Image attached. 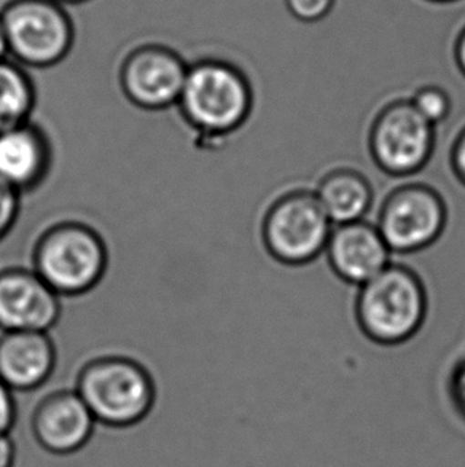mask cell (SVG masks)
<instances>
[{"instance_id": "4", "label": "cell", "mask_w": 465, "mask_h": 467, "mask_svg": "<svg viewBox=\"0 0 465 467\" xmlns=\"http://www.w3.org/2000/svg\"><path fill=\"white\" fill-rule=\"evenodd\" d=\"M358 326L371 341L394 347L413 338L428 315V294L409 268L390 264L360 287L356 304Z\"/></svg>"}, {"instance_id": "12", "label": "cell", "mask_w": 465, "mask_h": 467, "mask_svg": "<svg viewBox=\"0 0 465 467\" xmlns=\"http://www.w3.org/2000/svg\"><path fill=\"white\" fill-rule=\"evenodd\" d=\"M53 163V142L37 121L31 119L0 133V181L21 195L40 189Z\"/></svg>"}, {"instance_id": "13", "label": "cell", "mask_w": 465, "mask_h": 467, "mask_svg": "<svg viewBox=\"0 0 465 467\" xmlns=\"http://www.w3.org/2000/svg\"><path fill=\"white\" fill-rule=\"evenodd\" d=\"M326 254L338 278L360 287L392 264V251L383 234L365 221L334 227Z\"/></svg>"}, {"instance_id": "19", "label": "cell", "mask_w": 465, "mask_h": 467, "mask_svg": "<svg viewBox=\"0 0 465 467\" xmlns=\"http://www.w3.org/2000/svg\"><path fill=\"white\" fill-rule=\"evenodd\" d=\"M23 195L0 181V241L12 232L18 222Z\"/></svg>"}, {"instance_id": "11", "label": "cell", "mask_w": 465, "mask_h": 467, "mask_svg": "<svg viewBox=\"0 0 465 467\" xmlns=\"http://www.w3.org/2000/svg\"><path fill=\"white\" fill-rule=\"evenodd\" d=\"M96 420L76 389L50 392L32 413V436L51 455L77 453L89 442Z\"/></svg>"}, {"instance_id": "3", "label": "cell", "mask_w": 465, "mask_h": 467, "mask_svg": "<svg viewBox=\"0 0 465 467\" xmlns=\"http://www.w3.org/2000/svg\"><path fill=\"white\" fill-rule=\"evenodd\" d=\"M74 389L96 423L117 430L140 423L157 399L149 368L126 354H101L87 360L77 373Z\"/></svg>"}, {"instance_id": "23", "label": "cell", "mask_w": 465, "mask_h": 467, "mask_svg": "<svg viewBox=\"0 0 465 467\" xmlns=\"http://www.w3.org/2000/svg\"><path fill=\"white\" fill-rule=\"evenodd\" d=\"M16 460V447L10 434H0V467H13Z\"/></svg>"}, {"instance_id": "24", "label": "cell", "mask_w": 465, "mask_h": 467, "mask_svg": "<svg viewBox=\"0 0 465 467\" xmlns=\"http://www.w3.org/2000/svg\"><path fill=\"white\" fill-rule=\"evenodd\" d=\"M454 61L460 74L465 77V26L460 29L454 42Z\"/></svg>"}, {"instance_id": "25", "label": "cell", "mask_w": 465, "mask_h": 467, "mask_svg": "<svg viewBox=\"0 0 465 467\" xmlns=\"http://www.w3.org/2000/svg\"><path fill=\"white\" fill-rule=\"evenodd\" d=\"M10 57V51H8V42H6L5 29L2 25V19H0V61H5Z\"/></svg>"}, {"instance_id": "14", "label": "cell", "mask_w": 465, "mask_h": 467, "mask_svg": "<svg viewBox=\"0 0 465 467\" xmlns=\"http://www.w3.org/2000/svg\"><path fill=\"white\" fill-rule=\"evenodd\" d=\"M50 332H0V379L13 392L44 386L57 367Z\"/></svg>"}, {"instance_id": "16", "label": "cell", "mask_w": 465, "mask_h": 467, "mask_svg": "<svg viewBox=\"0 0 465 467\" xmlns=\"http://www.w3.org/2000/svg\"><path fill=\"white\" fill-rule=\"evenodd\" d=\"M37 88L29 72L12 59L0 61V133L31 120Z\"/></svg>"}, {"instance_id": "7", "label": "cell", "mask_w": 465, "mask_h": 467, "mask_svg": "<svg viewBox=\"0 0 465 467\" xmlns=\"http://www.w3.org/2000/svg\"><path fill=\"white\" fill-rule=\"evenodd\" d=\"M179 51L163 44H142L126 53L119 66V91L145 112L176 108L189 72Z\"/></svg>"}, {"instance_id": "21", "label": "cell", "mask_w": 465, "mask_h": 467, "mask_svg": "<svg viewBox=\"0 0 465 467\" xmlns=\"http://www.w3.org/2000/svg\"><path fill=\"white\" fill-rule=\"evenodd\" d=\"M451 394H453L454 402L465 415V358L454 368L453 377H451Z\"/></svg>"}, {"instance_id": "17", "label": "cell", "mask_w": 465, "mask_h": 467, "mask_svg": "<svg viewBox=\"0 0 465 467\" xmlns=\"http://www.w3.org/2000/svg\"><path fill=\"white\" fill-rule=\"evenodd\" d=\"M409 101L415 106L416 110L434 127L447 120L453 108V102L447 91L434 85L418 89Z\"/></svg>"}, {"instance_id": "9", "label": "cell", "mask_w": 465, "mask_h": 467, "mask_svg": "<svg viewBox=\"0 0 465 467\" xmlns=\"http://www.w3.org/2000/svg\"><path fill=\"white\" fill-rule=\"evenodd\" d=\"M447 219V204L437 190L409 183L386 198L377 227L392 254H411L432 246Z\"/></svg>"}, {"instance_id": "8", "label": "cell", "mask_w": 465, "mask_h": 467, "mask_svg": "<svg viewBox=\"0 0 465 467\" xmlns=\"http://www.w3.org/2000/svg\"><path fill=\"white\" fill-rule=\"evenodd\" d=\"M434 146V125L409 99L389 102L371 125V157L390 176H411L421 171L432 157Z\"/></svg>"}, {"instance_id": "10", "label": "cell", "mask_w": 465, "mask_h": 467, "mask_svg": "<svg viewBox=\"0 0 465 467\" xmlns=\"http://www.w3.org/2000/svg\"><path fill=\"white\" fill-rule=\"evenodd\" d=\"M61 313V297L31 266L0 270V332H50Z\"/></svg>"}, {"instance_id": "1", "label": "cell", "mask_w": 465, "mask_h": 467, "mask_svg": "<svg viewBox=\"0 0 465 467\" xmlns=\"http://www.w3.org/2000/svg\"><path fill=\"white\" fill-rule=\"evenodd\" d=\"M253 93L238 66L219 57L189 64L177 114L200 146L227 140L249 120Z\"/></svg>"}, {"instance_id": "26", "label": "cell", "mask_w": 465, "mask_h": 467, "mask_svg": "<svg viewBox=\"0 0 465 467\" xmlns=\"http://www.w3.org/2000/svg\"><path fill=\"white\" fill-rule=\"evenodd\" d=\"M57 2L61 5H78V4H85L88 0H57Z\"/></svg>"}, {"instance_id": "5", "label": "cell", "mask_w": 465, "mask_h": 467, "mask_svg": "<svg viewBox=\"0 0 465 467\" xmlns=\"http://www.w3.org/2000/svg\"><path fill=\"white\" fill-rule=\"evenodd\" d=\"M0 19L12 61L25 69H50L69 57L74 21L57 0H10Z\"/></svg>"}, {"instance_id": "22", "label": "cell", "mask_w": 465, "mask_h": 467, "mask_svg": "<svg viewBox=\"0 0 465 467\" xmlns=\"http://www.w3.org/2000/svg\"><path fill=\"white\" fill-rule=\"evenodd\" d=\"M451 166H453L454 174L465 185V128L453 144Z\"/></svg>"}, {"instance_id": "20", "label": "cell", "mask_w": 465, "mask_h": 467, "mask_svg": "<svg viewBox=\"0 0 465 467\" xmlns=\"http://www.w3.org/2000/svg\"><path fill=\"white\" fill-rule=\"evenodd\" d=\"M16 421V402L8 386L0 379V434H10Z\"/></svg>"}, {"instance_id": "15", "label": "cell", "mask_w": 465, "mask_h": 467, "mask_svg": "<svg viewBox=\"0 0 465 467\" xmlns=\"http://www.w3.org/2000/svg\"><path fill=\"white\" fill-rule=\"evenodd\" d=\"M315 193L335 227L364 221L373 204V189L368 179L346 168L328 172Z\"/></svg>"}, {"instance_id": "2", "label": "cell", "mask_w": 465, "mask_h": 467, "mask_svg": "<svg viewBox=\"0 0 465 467\" xmlns=\"http://www.w3.org/2000/svg\"><path fill=\"white\" fill-rule=\"evenodd\" d=\"M31 268L59 297H82L108 273V243L88 222L57 219L36 236Z\"/></svg>"}, {"instance_id": "6", "label": "cell", "mask_w": 465, "mask_h": 467, "mask_svg": "<svg viewBox=\"0 0 465 467\" xmlns=\"http://www.w3.org/2000/svg\"><path fill=\"white\" fill-rule=\"evenodd\" d=\"M334 227L315 192L296 190L271 204L262 236L273 259L285 265H306L326 253Z\"/></svg>"}, {"instance_id": "27", "label": "cell", "mask_w": 465, "mask_h": 467, "mask_svg": "<svg viewBox=\"0 0 465 467\" xmlns=\"http://www.w3.org/2000/svg\"><path fill=\"white\" fill-rule=\"evenodd\" d=\"M428 2H432V4H453V2H458V0H428Z\"/></svg>"}, {"instance_id": "18", "label": "cell", "mask_w": 465, "mask_h": 467, "mask_svg": "<svg viewBox=\"0 0 465 467\" xmlns=\"http://www.w3.org/2000/svg\"><path fill=\"white\" fill-rule=\"evenodd\" d=\"M336 0H284L292 18L305 25H315L334 12Z\"/></svg>"}]
</instances>
